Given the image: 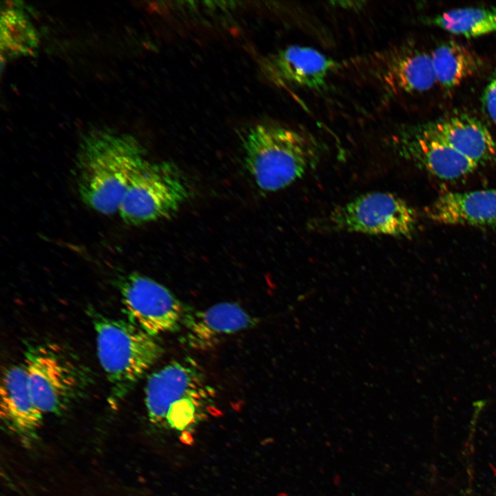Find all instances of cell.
<instances>
[{
	"label": "cell",
	"instance_id": "obj_15",
	"mask_svg": "<svg viewBox=\"0 0 496 496\" xmlns=\"http://www.w3.org/2000/svg\"><path fill=\"white\" fill-rule=\"evenodd\" d=\"M256 320L239 304L221 302L198 311H189L183 324L185 340L192 348L214 345L219 337L248 329Z\"/></svg>",
	"mask_w": 496,
	"mask_h": 496
},
{
	"label": "cell",
	"instance_id": "obj_5",
	"mask_svg": "<svg viewBox=\"0 0 496 496\" xmlns=\"http://www.w3.org/2000/svg\"><path fill=\"white\" fill-rule=\"evenodd\" d=\"M23 364L32 399L43 413L66 411L90 384L83 365L54 344L28 347Z\"/></svg>",
	"mask_w": 496,
	"mask_h": 496
},
{
	"label": "cell",
	"instance_id": "obj_19",
	"mask_svg": "<svg viewBox=\"0 0 496 496\" xmlns=\"http://www.w3.org/2000/svg\"><path fill=\"white\" fill-rule=\"evenodd\" d=\"M481 101L486 114L496 126V69L491 74L484 87Z\"/></svg>",
	"mask_w": 496,
	"mask_h": 496
},
{
	"label": "cell",
	"instance_id": "obj_3",
	"mask_svg": "<svg viewBox=\"0 0 496 496\" xmlns=\"http://www.w3.org/2000/svg\"><path fill=\"white\" fill-rule=\"evenodd\" d=\"M96 353L110 385V400L116 405L158 361L163 349L152 336L127 320L92 312Z\"/></svg>",
	"mask_w": 496,
	"mask_h": 496
},
{
	"label": "cell",
	"instance_id": "obj_9",
	"mask_svg": "<svg viewBox=\"0 0 496 496\" xmlns=\"http://www.w3.org/2000/svg\"><path fill=\"white\" fill-rule=\"evenodd\" d=\"M393 140L402 157L440 179L457 180L471 174L478 167L420 125L399 130Z\"/></svg>",
	"mask_w": 496,
	"mask_h": 496
},
{
	"label": "cell",
	"instance_id": "obj_12",
	"mask_svg": "<svg viewBox=\"0 0 496 496\" xmlns=\"http://www.w3.org/2000/svg\"><path fill=\"white\" fill-rule=\"evenodd\" d=\"M420 125L478 165L496 159V141L476 117L460 113Z\"/></svg>",
	"mask_w": 496,
	"mask_h": 496
},
{
	"label": "cell",
	"instance_id": "obj_6",
	"mask_svg": "<svg viewBox=\"0 0 496 496\" xmlns=\"http://www.w3.org/2000/svg\"><path fill=\"white\" fill-rule=\"evenodd\" d=\"M215 397L203 371L192 359L175 360L148 378L145 402L149 420L165 424L167 415L190 410L205 415Z\"/></svg>",
	"mask_w": 496,
	"mask_h": 496
},
{
	"label": "cell",
	"instance_id": "obj_18",
	"mask_svg": "<svg viewBox=\"0 0 496 496\" xmlns=\"http://www.w3.org/2000/svg\"><path fill=\"white\" fill-rule=\"evenodd\" d=\"M424 21L453 34L475 38L496 32V8H458L428 17Z\"/></svg>",
	"mask_w": 496,
	"mask_h": 496
},
{
	"label": "cell",
	"instance_id": "obj_1",
	"mask_svg": "<svg viewBox=\"0 0 496 496\" xmlns=\"http://www.w3.org/2000/svg\"><path fill=\"white\" fill-rule=\"evenodd\" d=\"M149 162L145 149L132 135L88 132L77 154L80 198L100 214L118 213L130 183Z\"/></svg>",
	"mask_w": 496,
	"mask_h": 496
},
{
	"label": "cell",
	"instance_id": "obj_4",
	"mask_svg": "<svg viewBox=\"0 0 496 496\" xmlns=\"http://www.w3.org/2000/svg\"><path fill=\"white\" fill-rule=\"evenodd\" d=\"M415 210L391 192L360 195L309 221L310 231L409 237L416 229Z\"/></svg>",
	"mask_w": 496,
	"mask_h": 496
},
{
	"label": "cell",
	"instance_id": "obj_17",
	"mask_svg": "<svg viewBox=\"0 0 496 496\" xmlns=\"http://www.w3.org/2000/svg\"><path fill=\"white\" fill-rule=\"evenodd\" d=\"M6 6L0 21L1 62L22 56L34 55L39 45V36L29 17L18 5Z\"/></svg>",
	"mask_w": 496,
	"mask_h": 496
},
{
	"label": "cell",
	"instance_id": "obj_16",
	"mask_svg": "<svg viewBox=\"0 0 496 496\" xmlns=\"http://www.w3.org/2000/svg\"><path fill=\"white\" fill-rule=\"evenodd\" d=\"M437 83L446 90L453 89L482 67V60L467 47L446 41L431 52Z\"/></svg>",
	"mask_w": 496,
	"mask_h": 496
},
{
	"label": "cell",
	"instance_id": "obj_8",
	"mask_svg": "<svg viewBox=\"0 0 496 496\" xmlns=\"http://www.w3.org/2000/svg\"><path fill=\"white\" fill-rule=\"evenodd\" d=\"M127 320L152 336L183 326L189 309L165 286L136 272L121 276L118 284Z\"/></svg>",
	"mask_w": 496,
	"mask_h": 496
},
{
	"label": "cell",
	"instance_id": "obj_2",
	"mask_svg": "<svg viewBox=\"0 0 496 496\" xmlns=\"http://www.w3.org/2000/svg\"><path fill=\"white\" fill-rule=\"evenodd\" d=\"M245 163L256 185L274 192L286 188L316 168L322 148L304 131L274 124H259L245 141Z\"/></svg>",
	"mask_w": 496,
	"mask_h": 496
},
{
	"label": "cell",
	"instance_id": "obj_11",
	"mask_svg": "<svg viewBox=\"0 0 496 496\" xmlns=\"http://www.w3.org/2000/svg\"><path fill=\"white\" fill-rule=\"evenodd\" d=\"M374 73L393 94L422 93L437 83L430 53L412 48L380 55Z\"/></svg>",
	"mask_w": 496,
	"mask_h": 496
},
{
	"label": "cell",
	"instance_id": "obj_14",
	"mask_svg": "<svg viewBox=\"0 0 496 496\" xmlns=\"http://www.w3.org/2000/svg\"><path fill=\"white\" fill-rule=\"evenodd\" d=\"M424 213L440 224L496 226V189L446 192L428 205Z\"/></svg>",
	"mask_w": 496,
	"mask_h": 496
},
{
	"label": "cell",
	"instance_id": "obj_7",
	"mask_svg": "<svg viewBox=\"0 0 496 496\" xmlns=\"http://www.w3.org/2000/svg\"><path fill=\"white\" fill-rule=\"evenodd\" d=\"M188 195L187 182L176 166L149 162L130 183L118 214L127 225H144L172 215Z\"/></svg>",
	"mask_w": 496,
	"mask_h": 496
},
{
	"label": "cell",
	"instance_id": "obj_10",
	"mask_svg": "<svg viewBox=\"0 0 496 496\" xmlns=\"http://www.w3.org/2000/svg\"><path fill=\"white\" fill-rule=\"evenodd\" d=\"M262 67L267 76L277 85L321 91L342 65L315 48L293 45L267 56Z\"/></svg>",
	"mask_w": 496,
	"mask_h": 496
},
{
	"label": "cell",
	"instance_id": "obj_13",
	"mask_svg": "<svg viewBox=\"0 0 496 496\" xmlns=\"http://www.w3.org/2000/svg\"><path fill=\"white\" fill-rule=\"evenodd\" d=\"M0 414L7 428L23 441L36 437L42 423L43 413L32 399L24 364L12 365L4 371L1 384Z\"/></svg>",
	"mask_w": 496,
	"mask_h": 496
}]
</instances>
